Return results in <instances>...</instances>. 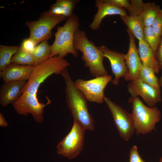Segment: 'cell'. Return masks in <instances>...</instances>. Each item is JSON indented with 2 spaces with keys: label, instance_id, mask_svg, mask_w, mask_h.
<instances>
[{
  "label": "cell",
  "instance_id": "6da1fadb",
  "mask_svg": "<svg viewBox=\"0 0 162 162\" xmlns=\"http://www.w3.org/2000/svg\"><path fill=\"white\" fill-rule=\"evenodd\" d=\"M60 74L64 80L66 102L74 121L85 130H93L94 122L88 111L87 99L76 86L67 68Z\"/></svg>",
  "mask_w": 162,
  "mask_h": 162
},
{
  "label": "cell",
  "instance_id": "7a4b0ae2",
  "mask_svg": "<svg viewBox=\"0 0 162 162\" xmlns=\"http://www.w3.org/2000/svg\"><path fill=\"white\" fill-rule=\"evenodd\" d=\"M75 50L82 53V58L90 74L95 77L108 75L103 65L104 58L102 51L87 38L86 32L79 29L76 32L74 40Z\"/></svg>",
  "mask_w": 162,
  "mask_h": 162
},
{
  "label": "cell",
  "instance_id": "3957f363",
  "mask_svg": "<svg viewBox=\"0 0 162 162\" xmlns=\"http://www.w3.org/2000/svg\"><path fill=\"white\" fill-rule=\"evenodd\" d=\"M80 26L79 18L73 14L67 18L65 24L58 26L55 34V39L51 46L50 57L55 56L63 58L68 54H71L74 57L78 53L74 47V40L75 34Z\"/></svg>",
  "mask_w": 162,
  "mask_h": 162
},
{
  "label": "cell",
  "instance_id": "277c9868",
  "mask_svg": "<svg viewBox=\"0 0 162 162\" xmlns=\"http://www.w3.org/2000/svg\"><path fill=\"white\" fill-rule=\"evenodd\" d=\"M70 65V63L64 58L55 56L35 66L30 78L22 90V94L26 92L37 95L39 87L48 77L54 74H60Z\"/></svg>",
  "mask_w": 162,
  "mask_h": 162
},
{
  "label": "cell",
  "instance_id": "5b68a950",
  "mask_svg": "<svg viewBox=\"0 0 162 162\" xmlns=\"http://www.w3.org/2000/svg\"><path fill=\"white\" fill-rule=\"evenodd\" d=\"M128 102L132 104L131 114L134 122L136 133L145 134L155 130L156 124L160 120V111L156 107H147L138 96H131Z\"/></svg>",
  "mask_w": 162,
  "mask_h": 162
},
{
  "label": "cell",
  "instance_id": "8992f818",
  "mask_svg": "<svg viewBox=\"0 0 162 162\" xmlns=\"http://www.w3.org/2000/svg\"><path fill=\"white\" fill-rule=\"evenodd\" d=\"M66 18L63 16L51 14L47 11L43 13L38 20L26 22V25L30 31L29 38L36 44L51 39L52 29Z\"/></svg>",
  "mask_w": 162,
  "mask_h": 162
},
{
  "label": "cell",
  "instance_id": "52a82bcc",
  "mask_svg": "<svg viewBox=\"0 0 162 162\" xmlns=\"http://www.w3.org/2000/svg\"><path fill=\"white\" fill-rule=\"evenodd\" d=\"M85 130L74 121L69 132L57 144V153L70 160L78 156L83 149Z\"/></svg>",
  "mask_w": 162,
  "mask_h": 162
},
{
  "label": "cell",
  "instance_id": "ba28073f",
  "mask_svg": "<svg viewBox=\"0 0 162 162\" xmlns=\"http://www.w3.org/2000/svg\"><path fill=\"white\" fill-rule=\"evenodd\" d=\"M112 77L108 75L85 80L79 79L74 83L79 90L87 100L92 102L101 104L104 101V90Z\"/></svg>",
  "mask_w": 162,
  "mask_h": 162
},
{
  "label": "cell",
  "instance_id": "9c48e42d",
  "mask_svg": "<svg viewBox=\"0 0 162 162\" xmlns=\"http://www.w3.org/2000/svg\"><path fill=\"white\" fill-rule=\"evenodd\" d=\"M47 101L46 104L40 103L38 99L37 95L23 92L12 105L17 113L24 116L30 114L36 122L40 123L44 119V108L51 103L50 100L47 98Z\"/></svg>",
  "mask_w": 162,
  "mask_h": 162
},
{
  "label": "cell",
  "instance_id": "30bf717a",
  "mask_svg": "<svg viewBox=\"0 0 162 162\" xmlns=\"http://www.w3.org/2000/svg\"><path fill=\"white\" fill-rule=\"evenodd\" d=\"M104 100L111 112L120 136L128 141L135 130L132 114L108 97H105Z\"/></svg>",
  "mask_w": 162,
  "mask_h": 162
},
{
  "label": "cell",
  "instance_id": "8fae6325",
  "mask_svg": "<svg viewBox=\"0 0 162 162\" xmlns=\"http://www.w3.org/2000/svg\"><path fill=\"white\" fill-rule=\"evenodd\" d=\"M131 96L141 97L149 107H153L162 100L160 89H158L136 79L127 86Z\"/></svg>",
  "mask_w": 162,
  "mask_h": 162
},
{
  "label": "cell",
  "instance_id": "7c38bea8",
  "mask_svg": "<svg viewBox=\"0 0 162 162\" xmlns=\"http://www.w3.org/2000/svg\"><path fill=\"white\" fill-rule=\"evenodd\" d=\"M98 47L102 52L104 57L107 58L110 62L112 72L115 76L111 81L112 84L118 86L121 78H124L128 71L125 54L111 50L104 45Z\"/></svg>",
  "mask_w": 162,
  "mask_h": 162
},
{
  "label": "cell",
  "instance_id": "4fadbf2b",
  "mask_svg": "<svg viewBox=\"0 0 162 162\" xmlns=\"http://www.w3.org/2000/svg\"><path fill=\"white\" fill-rule=\"evenodd\" d=\"M129 38L128 51L125 54L124 59L128 71L124 78L127 81H131L137 79L142 63L135 44V37L128 29Z\"/></svg>",
  "mask_w": 162,
  "mask_h": 162
},
{
  "label": "cell",
  "instance_id": "5bb4252c",
  "mask_svg": "<svg viewBox=\"0 0 162 162\" xmlns=\"http://www.w3.org/2000/svg\"><path fill=\"white\" fill-rule=\"evenodd\" d=\"M34 67L10 63L0 72V77L4 83L19 81H27L32 75Z\"/></svg>",
  "mask_w": 162,
  "mask_h": 162
},
{
  "label": "cell",
  "instance_id": "9a60e30c",
  "mask_svg": "<svg viewBox=\"0 0 162 162\" xmlns=\"http://www.w3.org/2000/svg\"><path fill=\"white\" fill-rule=\"evenodd\" d=\"M95 5L98 8L93 20L89 26L93 30L98 29L103 19L107 16L118 15L122 16L128 15L125 9L118 8L106 2L104 0H97Z\"/></svg>",
  "mask_w": 162,
  "mask_h": 162
},
{
  "label": "cell",
  "instance_id": "2e32d148",
  "mask_svg": "<svg viewBox=\"0 0 162 162\" xmlns=\"http://www.w3.org/2000/svg\"><path fill=\"white\" fill-rule=\"evenodd\" d=\"M27 81L4 83L0 89V104L4 107L13 104L20 98Z\"/></svg>",
  "mask_w": 162,
  "mask_h": 162
},
{
  "label": "cell",
  "instance_id": "e0dca14e",
  "mask_svg": "<svg viewBox=\"0 0 162 162\" xmlns=\"http://www.w3.org/2000/svg\"><path fill=\"white\" fill-rule=\"evenodd\" d=\"M138 50L142 64L152 69L156 74H158L160 69V66L154 53L144 40L139 41Z\"/></svg>",
  "mask_w": 162,
  "mask_h": 162
},
{
  "label": "cell",
  "instance_id": "ac0fdd59",
  "mask_svg": "<svg viewBox=\"0 0 162 162\" xmlns=\"http://www.w3.org/2000/svg\"><path fill=\"white\" fill-rule=\"evenodd\" d=\"M121 17L127 26L128 29L135 37L139 41L143 39V32L145 26L140 15L128 14Z\"/></svg>",
  "mask_w": 162,
  "mask_h": 162
},
{
  "label": "cell",
  "instance_id": "d6986e66",
  "mask_svg": "<svg viewBox=\"0 0 162 162\" xmlns=\"http://www.w3.org/2000/svg\"><path fill=\"white\" fill-rule=\"evenodd\" d=\"M78 0H57L50 7L48 12L52 15L63 16L67 18L72 15Z\"/></svg>",
  "mask_w": 162,
  "mask_h": 162
},
{
  "label": "cell",
  "instance_id": "ffe728a7",
  "mask_svg": "<svg viewBox=\"0 0 162 162\" xmlns=\"http://www.w3.org/2000/svg\"><path fill=\"white\" fill-rule=\"evenodd\" d=\"M161 9L160 6L154 2L143 3L140 15L145 26H152Z\"/></svg>",
  "mask_w": 162,
  "mask_h": 162
},
{
  "label": "cell",
  "instance_id": "44dd1931",
  "mask_svg": "<svg viewBox=\"0 0 162 162\" xmlns=\"http://www.w3.org/2000/svg\"><path fill=\"white\" fill-rule=\"evenodd\" d=\"M51 53V46L49 44L48 40L43 41L36 46L31 54L34 58L35 66L50 58Z\"/></svg>",
  "mask_w": 162,
  "mask_h": 162
},
{
  "label": "cell",
  "instance_id": "7402d4cb",
  "mask_svg": "<svg viewBox=\"0 0 162 162\" xmlns=\"http://www.w3.org/2000/svg\"><path fill=\"white\" fill-rule=\"evenodd\" d=\"M151 68L143 65L141 66L137 79L158 89H160L159 79Z\"/></svg>",
  "mask_w": 162,
  "mask_h": 162
},
{
  "label": "cell",
  "instance_id": "603a6c76",
  "mask_svg": "<svg viewBox=\"0 0 162 162\" xmlns=\"http://www.w3.org/2000/svg\"><path fill=\"white\" fill-rule=\"evenodd\" d=\"M20 49L17 46L0 45V72L11 63L12 58Z\"/></svg>",
  "mask_w": 162,
  "mask_h": 162
},
{
  "label": "cell",
  "instance_id": "cb8c5ba5",
  "mask_svg": "<svg viewBox=\"0 0 162 162\" xmlns=\"http://www.w3.org/2000/svg\"><path fill=\"white\" fill-rule=\"evenodd\" d=\"M11 63L23 65L35 66L32 55L22 50L20 48L12 58Z\"/></svg>",
  "mask_w": 162,
  "mask_h": 162
},
{
  "label": "cell",
  "instance_id": "d4e9b609",
  "mask_svg": "<svg viewBox=\"0 0 162 162\" xmlns=\"http://www.w3.org/2000/svg\"><path fill=\"white\" fill-rule=\"evenodd\" d=\"M161 38L157 35L152 26H145L143 39L148 44L154 54L159 46Z\"/></svg>",
  "mask_w": 162,
  "mask_h": 162
},
{
  "label": "cell",
  "instance_id": "484cf974",
  "mask_svg": "<svg viewBox=\"0 0 162 162\" xmlns=\"http://www.w3.org/2000/svg\"><path fill=\"white\" fill-rule=\"evenodd\" d=\"M36 44L33 40L29 38L22 40L20 48L22 50L31 54L36 46Z\"/></svg>",
  "mask_w": 162,
  "mask_h": 162
},
{
  "label": "cell",
  "instance_id": "4316f807",
  "mask_svg": "<svg viewBox=\"0 0 162 162\" xmlns=\"http://www.w3.org/2000/svg\"><path fill=\"white\" fill-rule=\"evenodd\" d=\"M152 26L157 35L161 38L162 35V9L159 11Z\"/></svg>",
  "mask_w": 162,
  "mask_h": 162
},
{
  "label": "cell",
  "instance_id": "83f0119b",
  "mask_svg": "<svg viewBox=\"0 0 162 162\" xmlns=\"http://www.w3.org/2000/svg\"><path fill=\"white\" fill-rule=\"evenodd\" d=\"M105 2L118 8H125L129 12L131 9L130 1L127 0H104Z\"/></svg>",
  "mask_w": 162,
  "mask_h": 162
},
{
  "label": "cell",
  "instance_id": "f1b7e54d",
  "mask_svg": "<svg viewBox=\"0 0 162 162\" xmlns=\"http://www.w3.org/2000/svg\"><path fill=\"white\" fill-rule=\"evenodd\" d=\"M129 162H145L140 156L136 146H134L130 150Z\"/></svg>",
  "mask_w": 162,
  "mask_h": 162
},
{
  "label": "cell",
  "instance_id": "f546056e",
  "mask_svg": "<svg viewBox=\"0 0 162 162\" xmlns=\"http://www.w3.org/2000/svg\"><path fill=\"white\" fill-rule=\"evenodd\" d=\"M156 58L158 62L162 71L161 77L159 79L160 86L162 87V35L159 46L155 53Z\"/></svg>",
  "mask_w": 162,
  "mask_h": 162
},
{
  "label": "cell",
  "instance_id": "4dcf8cb0",
  "mask_svg": "<svg viewBox=\"0 0 162 162\" xmlns=\"http://www.w3.org/2000/svg\"><path fill=\"white\" fill-rule=\"evenodd\" d=\"M8 125V124L2 113H0V126L2 127H6Z\"/></svg>",
  "mask_w": 162,
  "mask_h": 162
},
{
  "label": "cell",
  "instance_id": "1f68e13d",
  "mask_svg": "<svg viewBox=\"0 0 162 162\" xmlns=\"http://www.w3.org/2000/svg\"><path fill=\"white\" fill-rule=\"evenodd\" d=\"M159 161L160 162H162V157L160 158Z\"/></svg>",
  "mask_w": 162,
  "mask_h": 162
}]
</instances>
